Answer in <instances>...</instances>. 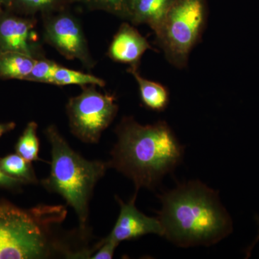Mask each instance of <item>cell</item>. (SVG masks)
I'll list each match as a JSON object with an SVG mask.
<instances>
[{"mask_svg": "<svg viewBox=\"0 0 259 259\" xmlns=\"http://www.w3.org/2000/svg\"><path fill=\"white\" fill-rule=\"evenodd\" d=\"M36 59L18 52L0 54V79L25 80Z\"/></svg>", "mask_w": 259, "mask_h": 259, "instance_id": "13", "label": "cell"}, {"mask_svg": "<svg viewBox=\"0 0 259 259\" xmlns=\"http://www.w3.org/2000/svg\"><path fill=\"white\" fill-rule=\"evenodd\" d=\"M177 0H130L126 20L146 24L156 32Z\"/></svg>", "mask_w": 259, "mask_h": 259, "instance_id": "11", "label": "cell"}, {"mask_svg": "<svg viewBox=\"0 0 259 259\" xmlns=\"http://www.w3.org/2000/svg\"><path fill=\"white\" fill-rule=\"evenodd\" d=\"M51 84L58 85V86L79 85L81 87L95 85V86L103 88L105 87V81L95 75L68 69L59 64L54 71Z\"/></svg>", "mask_w": 259, "mask_h": 259, "instance_id": "15", "label": "cell"}, {"mask_svg": "<svg viewBox=\"0 0 259 259\" xmlns=\"http://www.w3.org/2000/svg\"><path fill=\"white\" fill-rule=\"evenodd\" d=\"M13 0H0V13L5 10H11Z\"/></svg>", "mask_w": 259, "mask_h": 259, "instance_id": "24", "label": "cell"}, {"mask_svg": "<svg viewBox=\"0 0 259 259\" xmlns=\"http://www.w3.org/2000/svg\"><path fill=\"white\" fill-rule=\"evenodd\" d=\"M151 47L136 28L127 23L121 25L109 48L108 56L117 62L139 67L144 53Z\"/></svg>", "mask_w": 259, "mask_h": 259, "instance_id": "10", "label": "cell"}, {"mask_svg": "<svg viewBox=\"0 0 259 259\" xmlns=\"http://www.w3.org/2000/svg\"><path fill=\"white\" fill-rule=\"evenodd\" d=\"M16 127L15 122H0V139L3 135L13 131Z\"/></svg>", "mask_w": 259, "mask_h": 259, "instance_id": "22", "label": "cell"}, {"mask_svg": "<svg viewBox=\"0 0 259 259\" xmlns=\"http://www.w3.org/2000/svg\"><path fill=\"white\" fill-rule=\"evenodd\" d=\"M158 219L163 236L183 248L214 245L233 231L231 215L218 193L199 181L178 186L160 197Z\"/></svg>", "mask_w": 259, "mask_h": 259, "instance_id": "2", "label": "cell"}, {"mask_svg": "<svg viewBox=\"0 0 259 259\" xmlns=\"http://www.w3.org/2000/svg\"><path fill=\"white\" fill-rule=\"evenodd\" d=\"M115 134L117 141L109 167L134 182L135 194L141 188H154L183 158V146L162 121L142 125L132 117H124Z\"/></svg>", "mask_w": 259, "mask_h": 259, "instance_id": "1", "label": "cell"}, {"mask_svg": "<svg viewBox=\"0 0 259 259\" xmlns=\"http://www.w3.org/2000/svg\"><path fill=\"white\" fill-rule=\"evenodd\" d=\"M65 0H13L11 10L18 15L50 13L62 8Z\"/></svg>", "mask_w": 259, "mask_h": 259, "instance_id": "17", "label": "cell"}, {"mask_svg": "<svg viewBox=\"0 0 259 259\" xmlns=\"http://www.w3.org/2000/svg\"><path fill=\"white\" fill-rule=\"evenodd\" d=\"M23 185L21 181L6 175L0 166V188L16 192L21 190Z\"/></svg>", "mask_w": 259, "mask_h": 259, "instance_id": "21", "label": "cell"}, {"mask_svg": "<svg viewBox=\"0 0 259 259\" xmlns=\"http://www.w3.org/2000/svg\"><path fill=\"white\" fill-rule=\"evenodd\" d=\"M95 87H82L81 94L69 99L66 105L71 134L90 144L99 142L118 110L115 97L100 93Z\"/></svg>", "mask_w": 259, "mask_h": 259, "instance_id": "5", "label": "cell"}, {"mask_svg": "<svg viewBox=\"0 0 259 259\" xmlns=\"http://www.w3.org/2000/svg\"><path fill=\"white\" fill-rule=\"evenodd\" d=\"M37 129L36 122L34 121L28 122L15 146L16 153L30 162L40 160L38 156L40 144Z\"/></svg>", "mask_w": 259, "mask_h": 259, "instance_id": "16", "label": "cell"}, {"mask_svg": "<svg viewBox=\"0 0 259 259\" xmlns=\"http://www.w3.org/2000/svg\"><path fill=\"white\" fill-rule=\"evenodd\" d=\"M35 23L12 10L0 13V54L18 52L34 58L42 57L37 40Z\"/></svg>", "mask_w": 259, "mask_h": 259, "instance_id": "8", "label": "cell"}, {"mask_svg": "<svg viewBox=\"0 0 259 259\" xmlns=\"http://www.w3.org/2000/svg\"><path fill=\"white\" fill-rule=\"evenodd\" d=\"M256 222L258 225V235H257V236L255 237L254 241H253V243H252L251 244H250L249 246L248 247V248L245 250V255H246L245 258H249L250 255H251L252 250H253V248H254L255 245H256V243L259 241V217H256Z\"/></svg>", "mask_w": 259, "mask_h": 259, "instance_id": "23", "label": "cell"}, {"mask_svg": "<svg viewBox=\"0 0 259 259\" xmlns=\"http://www.w3.org/2000/svg\"><path fill=\"white\" fill-rule=\"evenodd\" d=\"M44 36L68 60H78L88 68L95 62L79 20L67 12L49 16L44 22Z\"/></svg>", "mask_w": 259, "mask_h": 259, "instance_id": "7", "label": "cell"}, {"mask_svg": "<svg viewBox=\"0 0 259 259\" xmlns=\"http://www.w3.org/2000/svg\"><path fill=\"white\" fill-rule=\"evenodd\" d=\"M58 66L59 64H56L54 61L42 59V58L37 59L30 74L26 76L24 81L51 84L54 71Z\"/></svg>", "mask_w": 259, "mask_h": 259, "instance_id": "18", "label": "cell"}, {"mask_svg": "<svg viewBox=\"0 0 259 259\" xmlns=\"http://www.w3.org/2000/svg\"><path fill=\"white\" fill-rule=\"evenodd\" d=\"M31 163L18 153L9 154L0 158V166L3 171L8 176L21 181L24 185L38 183Z\"/></svg>", "mask_w": 259, "mask_h": 259, "instance_id": "14", "label": "cell"}, {"mask_svg": "<svg viewBox=\"0 0 259 259\" xmlns=\"http://www.w3.org/2000/svg\"><path fill=\"white\" fill-rule=\"evenodd\" d=\"M138 68L131 66L127 70L139 83L141 100L145 106L156 111H162L168 103V93L166 88L160 83L142 77Z\"/></svg>", "mask_w": 259, "mask_h": 259, "instance_id": "12", "label": "cell"}, {"mask_svg": "<svg viewBox=\"0 0 259 259\" xmlns=\"http://www.w3.org/2000/svg\"><path fill=\"white\" fill-rule=\"evenodd\" d=\"M92 8L126 18L130 0H83Z\"/></svg>", "mask_w": 259, "mask_h": 259, "instance_id": "19", "label": "cell"}, {"mask_svg": "<svg viewBox=\"0 0 259 259\" xmlns=\"http://www.w3.org/2000/svg\"><path fill=\"white\" fill-rule=\"evenodd\" d=\"M51 146L50 175L41 180L48 192L59 194L77 215L80 231H87L94 189L108 169V162L89 161L76 152L54 125L45 130Z\"/></svg>", "mask_w": 259, "mask_h": 259, "instance_id": "3", "label": "cell"}, {"mask_svg": "<svg viewBox=\"0 0 259 259\" xmlns=\"http://www.w3.org/2000/svg\"><path fill=\"white\" fill-rule=\"evenodd\" d=\"M207 15L206 0H177L155 32L166 59L174 66L185 67L198 41Z\"/></svg>", "mask_w": 259, "mask_h": 259, "instance_id": "4", "label": "cell"}, {"mask_svg": "<svg viewBox=\"0 0 259 259\" xmlns=\"http://www.w3.org/2000/svg\"><path fill=\"white\" fill-rule=\"evenodd\" d=\"M117 243L112 241H104L99 242L96 245L97 253L92 255L90 258L93 259H111L113 258Z\"/></svg>", "mask_w": 259, "mask_h": 259, "instance_id": "20", "label": "cell"}, {"mask_svg": "<svg viewBox=\"0 0 259 259\" xmlns=\"http://www.w3.org/2000/svg\"><path fill=\"white\" fill-rule=\"evenodd\" d=\"M40 243L35 214L6 199L0 200V259H33Z\"/></svg>", "mask_w": 259, "mask_h": 259, "instance_id": "6", "label": "cell"}, {"mask_svg": "<svg viewBox=\"0 0 259 259\" xmlns=\"http://www.w3.org/2000/svg\"><path fill=\"white\" fill-rule=\"evenodd\" d=\"M120 207V214L111 233L104 238V241H112L117 244L120 242L136 239L147 234L163 236V228L158 218H151L140 212L136 208L137 194L127 203L116 196Z\"/></svg>", "mask_w": 259, "mask_h": 259, "instance_id": "9", "label": "cell"}]
</instances>
